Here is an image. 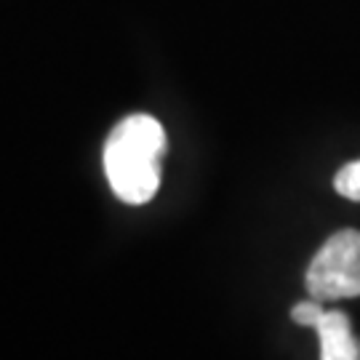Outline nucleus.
<instances>
[{"label":"nucleus","instance_id":"1","mask_svg":"<svg viewBox=\"0 0 360 360\" xmlns=\"http://www.w3.org/2000/svg\"><path fill=\"white\" fill-rule=\"evenodd\" d=\"M166 129L153 115H129L104 144V174L112 193L129 203H150L160 187V163L166 155Z\"/></svg>","mask_w":360,"mask_h":360},{"label":"nucleus","instance_id":"2","mask_svg":"<svg viewBox=\"0 0 360 360\" xmlns=\"http://www.w3.org/2000/svg\"><path fill=\"white\" fill-rule=\"evenodd\" d=\"M307 291L318 302L360 296V232L331 235L307 267Z\"/></svg>","mask_w":360,"mask_h":360},{"label":"nucleus","instance_id":"3","mask_svg":"<svg viewBox=\"0 0 360 360\" xmlns=\"http://www.w3.org/2000/svg\"><path fill=\"white\" fill-rule=\"evenodd\" d=\"M321 336V360H360V342L352 336L349 318L339 309L323 312L315 323Z\"/></svg>","mask_w":360,"mask_h":360},{"label":"nucleus","instance_id":"5","mask_svg":"<svg viewBox=\"0 0 360 360\" xmlns=\"http://www.w3.org/2000/svg\"><path fill=\"white\" fill-rule=\"evenodd\" d=\"M326 309L318 304V299H312V302H299L294 309H291V318H294L299 326H309V328H315V323L321 321V315Z\"/></svg>","mask_w":360,"mask_h":360},{"label":"nucleus","instance_id":"4","mask_svg":"<svg viewBox=\"0 0 360 360\" xmlns=\"http://www.w3.org/2000/svg\"><path fill=\"white\" fill-rule=\"evenodd\" d=\"M334 190L347 200H358L360 203V160L347 163L345 168H339L334 176Z\"/></svg>","mask_w":360,"mask_h":360}]
</instances>
